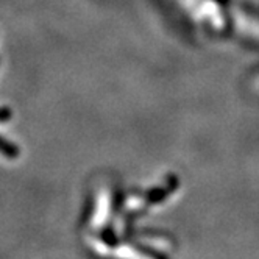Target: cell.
I'll list each match as a JSON object with an SVG mask.
<instances>
[{
  "label": "cell",
  "instance_id": "cell-2",
  "mask_svg": "<svg viewBox=\"0 0 259 259\" xmlns=\"http://www.w3.org/2000/svg\"><path fill=\"white\" fill-rule=\"evenodd\" d=\"M11 117H13V111H11L10 108H7V106L0 108V123L8 122Z\"/></svg>",
  "mask_w": 259,
  "mask_h": 259
},
{
  "label": "cell",
  "instance_id": "cell-1",
  "mask_svg": "<svg viewBox=\"0 0 259 259\" xmlns=\"http://www.w3.org/2000/svg\"><path fill=\"white\" fill-rule=\"evenodd\" d=\"M0 155H4L8 159H16L21 155V149L14 142L0 136Z\"/></svg>",
  "mask_w": 259,
  "mask_h": 259
}]
</instances>
